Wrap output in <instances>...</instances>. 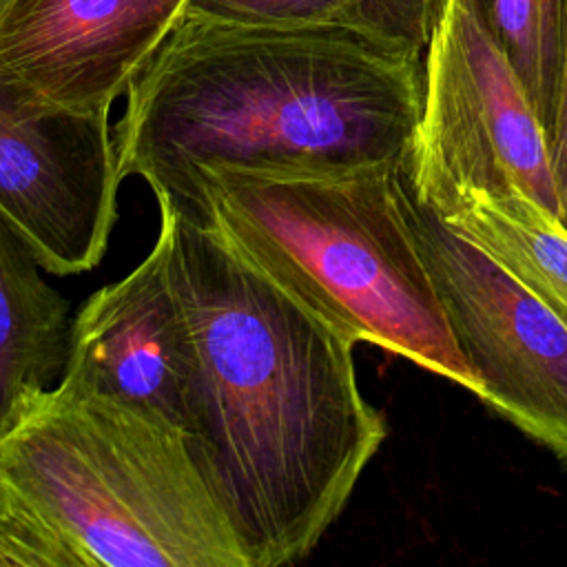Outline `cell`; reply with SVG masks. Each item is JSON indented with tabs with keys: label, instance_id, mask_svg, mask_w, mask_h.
<instances>
[{
	"label": "cell",
	"instance_id": "10",
	"mask_svg": "<svg viewBox=\"0 0 567 567\" xmlns=\"http://www.w3.org/2000/svg\"><path fill=\"white\" fill-rule=\"evenodd\" d=\"M24 237L0 215V432L18 403L60 383L71 346V303L40 275Z\"/></svg>",
	"mask_w": 567,
	"mask_h": 567
},
{
	"label": "cell",
	"instance_id": "11",
	"mask_svg": "<svg viewBox=\"0 0 567 567\" xmlns=\"http://www.w3.org/2000/svg\"><path fill=\"white\" fill-rule=\"evenodd\" d=\"M427 204L567 326V226L556 213L518 188H454Z\"/></svg>",
	"mask_w": 567,
	"mask_h": 567
},
{
	"label": "cell",
	"instance_id": "1",
	"mask_svg": "<svg viewBox=\"0 0 567 567\" xmlns=\"http://www.w3.org/2000/svg\"><path fill=\"white\" fill-rule=\"evenodd\" d=\"M193 328L190 434L252 567L306 558L388 427L361 394L354 341L248 261L215 226L157 199Z\"/></svg>",
	"mask_w": 567,
	"mask_h": 567
},
{
	"label": "cell",
	"instance_id": "9",
	"mask_svg": "<svg viewBox=\"0 0 567 567\" xmlns=\"http://www.w3.org/2000/svg\"><path fill=\"white\" fill-rule=\"evenodd\" d=\"M184 9L186 0H9L0 71L58 106L109 113Z\"/></svg>",
	"mask_w": 567,
	"mask_h": 567
},
{
	"label": "cell",
	"instance_id": "12",
	"mask_svg": "<svg viewBox=\"0 0 567 567\" xmlns=\"http://www.w3.org/2000/svg\"><path fill=\"white\" fill-rule=\"evenodd\" d=\"M476 7L549 133L563 66L567 0H476Z\"/></svg>",
	"mask_w": 567,
	"mask_h": 567
},
{
	"label": "cell",
	"instance_id": "3",
	"mask_svg": "<svg viewBox=\"0 0 567 567\" xmlns=\"http://www.w3.org/2000/svg\"><path fill=\"white\" fill-rule=\"evenodd\" d=\"M252 567L190 436L71 379L0 432V567Z\"/></svg>",
	"mask_w": 567,
	"mask_h": 567
},
{
	"label": "cell",
	"instance_id": "4",
	"mask_svg": "<svg viewBox=\"0 0 567 567\" xmlns=\"http://www.w3.org/2000/svg\"><path fill=\"white\" fill-rule=\"evenodd\" d=\"M405 162L321 173L215 166L195 173L179 202H166L215 226L354 343H374L481 396L416 244Z\"/></svg>",
	"mask_w": 567,
	"mask_h": 567
},
{
	"label": "cell",
	"instance_id": "7",
	"mask_svg": "<svg viewBox=\"0 0 567 567\" xmlns=\"http://www.w3.org/2000/svg\"><path fill=\"white\" fill-rule=\"evenodd\" d=\"M120 182L109 113L58 106L0 71V215L47 272L102 261Z\"/></svg>",
	"mask_w": 567,
	"mask_h": 567
},
{
	"label": "cell",
	"instance_id": "6",
	"mask_svg": "<svg viewBox=\"0 0 567 567\" xmlns=\"http://www.w3.org/2000/svg\"><path fill=\"white\" fill-rule=\"evenodd\" d=\"M408 164V162H405ZM408 215L481 401L567 463V326L421 199Z\"/></svg>",
	"mask_w": 567,
	"mask_h": 567
},
{
	"label": "cell",
	"instance_id": "5",
	"mask_svg": "<svg viewBox=\"0 0 567 567\" xmlns=\"http://www.w3.org/2000/svg\"><path fill=\"white\" fill-rule=\"evenodd\" d=\"M405 168L425 202L518 188L560 217L547 131L476 0H427L423 109Z\"/></svg>",
	"mask_w": 567,
	"mask_h": 567
},
{
	"label": "cell",
	"instance_id": "15",
	"mask_svg": "<svg viewBox=\"0 0 567 567\" xmlns=\"http://www.w3.org/2000/svg\"><path fill=\"white\" fill-rule=\"evenodd\" d=\"M7 2H9V0H0V9H2Z\"/></svg>",
	"mask_w": 567,
	"mask_h": 567
},
{
	"label": "cell",
	"instance_id": "14",
	"mask_svg": "<svg viewBox=\"0 0 567 567\" xmlns=\"http://www.w3.org/2000/svg\"><path fill=\"white\" fill-rule=\"evenodd\" d=\"M551 168L560 202V221L567 226V27H565V49H563V66L556 93L554 117L547 133Z\"/></svg>",
	"mask_w": 567,
	"mask_h": 567
},
{
	"label": "cell",
	"instance_id": "8",
	"mask_svg": "<svg viewBox=\"0 0 567 567\" xmlns=\"http://www.w3.org/2000/svg\"><path fill=\"white\" fill-rule=\"evenodd\" d=\"M64 379L184 430L197 425L199 363L159 228L151 252L73 317Z\"/></svg>",
	"mask_w": 567,
	"mask_h": 567
},
{
	"label": "cell",
	"instance_id": "13",
	"mask_svg": "<svg viewBox=\"0 0 567 567\" xmlns=\"http://www.w3.org/2000/svg\"><path fill=\"white\" fill-rule=\"evenodd\" d=\"M184 11L241 24H361L423 47L427 38V0H186Z\"/></svg>",
	"mask_w": 567,
	"mask_h": 567
},
{
	"label": "cell",
	"instance_id": "2",
	"mask_svg": "<svg viewBox=\"0 0 567 567\" xmlns=\"http://www.w3.org/2000/svg\"><path fill=\"white\" fill-rule=\"evenodd\" d=\"M423 44L379 29L241 24L184 11L126 91L120 177L179 202L215 166L321 173L403 164L423 109Z\"/></svg>",
	"mask_w": 567,
	"mask_h": 567
}]
</instances>
